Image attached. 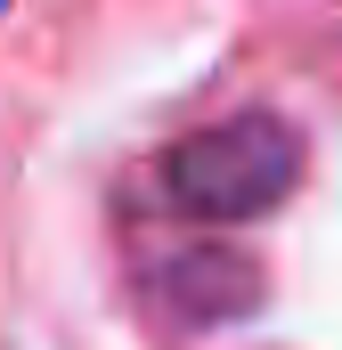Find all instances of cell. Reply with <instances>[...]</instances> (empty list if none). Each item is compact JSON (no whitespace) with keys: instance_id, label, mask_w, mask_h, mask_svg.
Segmentation results:
<instances>
[{"instance_id":"6da1fadb","label":"cell","mask_w":342,"mask_h":350,"mask_svg":"<svg viewBox=\"0 0 342 350\" xmlns=\"http://www.w3.org/2000/svg\"><path fill=\"white\" fill-rule=\"evenodd\" d=\"M293 179H302V131L285 114H261V106L171 139V155L155 163L163 204L204 228H237V220L277 212L293 196Z\"/></svg>"},{"instance_id":"7a4b0ae2","label":"cell","mask_w":342,"mask_h":350,"mask_svg":"<svg viewBox=\"0 0 342 350\" xmlns=\"http://www.w3.org/2000/svg\"><path fill=\"white\" fill-rule=\"evenodd\" d=\"M155 293L179 326H237L261 310V269L228 245H187V253H163Z\"/></svg>"},{"instance_id":"3957f363","label":"cell","mask_w":342,"mask_h":350,"mask_svg":"<svg viewBox=\"0 0 342 350\" xmlns=\"http://www.w3.org/2000/svg\"><path fill=\"white\" fill-rule=\"evenodd\" d=\"M0 8H8V0H0Z\"/></svg>"}]
</instances>
